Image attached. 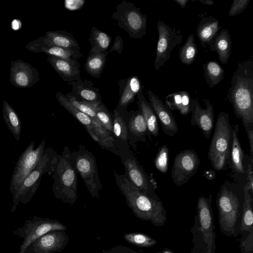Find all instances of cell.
I'll list each match as a JSON object with an SVG mask.
<instances>
[{"mask_svg": "<svg viewBox=\"0 0 253 253\" xmlns=\"http://www.w3.org/2000/svg\"><path fill=\"white\" fill-rule=\"evenodd\" d=\"M226 98L246 130L253 124V60L238 63L231 80Z\"/></svg>", "mask_w": 253, "mask_h": 253, "instance_id": "1", "label": "cell"}, {"mask_svg": "<svg viewBox=\"0 0 253 253\" xmlns=\"http://www.w3.org/2000/svg\"><path fill=\"white\" fill-rule=\"evenodd\" d=\"M114 173L116 184L134 214L142 220L150 221L155 226L163 225L167 220V215L162 202L142 192L124 174H119L115 170Z\"/></svg>", "mask_w": 253, "mask_h": 253, "instance_id": "2", "label": "cell"}, {"mask_svg": "<svg viewBox=\"0 0 253 253\" xmlns=\"http://www.w3.org/2000/svg\"><path fill=\"white\" fill-rule=\"evenodd\" d=\"M72 152L65 146L56 169L51 175L54 179L52 192L64 203L73 205L78 200V178L71 157Z\"/></svg>", "mask_w": 253, "mask_h": 253, "instance_id": "3", "label": "cell"}, {"mask_svg": "<svg viewBox=\"0 0 253 253\" xmlns=\"http://www.w3.org/2000/svg\"><path fill=\"white\" fill-rule=\"evenodd\" d=\"M233 128L228 113L220 112L217 117L208 152V158L213 169H226L230 162Z\"/></svg>", "mask_w": 253, "mask_h": 253, "instance_id": "4", "label": "cell"}, {"mask_svg": "<svg viewBox=\"0 0 253 253\" xmlns=\"http://www.w3.org/2000/svg\"><path fill=\"white\" fill-rule=\"evenodd\" d=\"M59 158L60 155L51 148L44 149L38 167L25 179L17 192L12 196L11 212L16 211L20 203L26 204L31 200L39 187L42 176L44 173L51 176L56 169Z\"/></svg>", "mask_w": 253, "mask_h": 253, "instance_id": "5", "label": "cell"}, {"mask_svg": "<svg viewBox=\"0 0 253 253\" xmlns=\"http://www.w3.org/2000/svg\"><path fill=\"white\" fill-rule=\"evenodd\" d=\"M55 97L59 104L69 112L83 126L92 139L103 149L119 156V152L116 148L112 134L101 125L95 123L88 116L73 106L61 92H57Z\"/></svg>", "mask_w": 253, "mask_h": 253, "instance_id": "6", "label": "cell"}, {"mask_svg": "<svg viewBox=\"0 0 253 253\" xmlns=\"http://www.w3.org/2000/svg\"><path fill=\"white\" fill-rule=\"evenodd\" d=\"M233 185L226 181L221 186L216 197L219 226L227 235L234 233L239 216V199L232 188Z\"/></svg>", "mask_w": 253, "mask_h": 253, "instance_id": "7", "label": "cell"}, {"mask_svg": "<svg viewBox=\"0 0 253 253\" xmlns=\"http://www.w3.org/2000/svg\"><path fill=\"white\" fill-rule=\"evenodd\" d=\"M75 169L82 178L86 187L93 198H98L102 186L99 177L96 159L83 145L71 153Z\"/></svg>", "mask_w": 253, "mask_h": 253, "instance_id": "8", "label": "cell"}, {"mask_svg": "<svg viewBox=\"0 0 253 253\" xmlns=\"http://www.w3.org/2000/svg\"><path fill=\"white\" fill-rule=\"evenodd\" d=\"M111 17L132 39H142L146 35L147 16L140 12V8L130 2L123 0L117 5Z\"/></svg>", "mask_w": 253, "mask_h": 253, "instance_id": "9", "label": "cell"}, {"mask_svg": "<svg viewBox=\"0 0 253 253\" xmlns=\"http://www.w3.org/2000/svg\"><path fill=\"white\" fill-rule=\"evenodd\" d=\"M46 143L44 139L36 148L32 141L19 157L14 168L10 182V191L13 196L25 179L38 167L42 157Z\"/></svg>", "mask_w": 253, "mask_h": 253, "instance_id": "10", "label": "cell"}, {"mask_svg": "<svg viewBox=\"0 0 253 253\" xmlns=\"http://www.w3.org/2000/svg\"><path fill=\"white\" fill-rule=\"evenodd\" d=\"M124 166V175L128 181L142 192L157 200H160L156 193V183L139 164L132 152L129 150L120 155Z\"/></svg>", "mask_w": 253, "mask_h": 253, "instance_id": "11", "label": "cell"}, {"mask_svg": "<svg viewBox=\"0 0 253 253\" xmlns=\"http://www.w3.org/2000/svg\"><path fill=\"white\" fill-rule=\"evenodd\" d=\"M66 229V226L57 220L33 216L15 230L13 234L23 239L19 253H24L31 243L43 235L53 230Z\"/></svg>", "mask_w": 253, "mask_h": 253, "instance_id": "12", "label": "cell"}, {"mask_svg": "<svg viewBox=\"0 0 253 253\" xmlns=\"http://www.w3.org/2000/svg\"><path fill=\"white\" fill-rule=\"evenodd\" d=\"M157 29L158 41L157 44L154 67L158 70L170 58V52L182 42L181 31L170 27L164 21L159 20Z\"/></svg>", "mask_w": 253, "mask_h": 253, "instance_id": "13", "label": "cell"}, {"mask_svg": "<svg viewBox=\"0 0 253 253\" xmlns=\"http://www.w3.org/2000/svg\"><path fill=\"white\" fill-rule=\"evenodd\" d=\"M200 159L193 149H186L177 154L171 169V177L178 187L187 183L197 172Z\"/></svg>", "mask_w": 253, "mask_h": 253, "instance_id": "14", "label": "cell"}, {"mask_svg": "<svg viewBox=\"0 0 253 253\" xmlns=\"http://www.w3.org/2000/svg\"><path fill=\"white\" fill-rule=\"evenodd\" d=\"M69 241L63 230H53L31 243L24 253H56L63 250Z\"/></svg>", "mask_w": 253, "mask_h": 253, "instance_id": "15", "label": "cell"}, {"mask_svg": "<svg viewBox=\"0 0 253 253\" xmlns=\"http://www.w3.org/2000/svg\"><path fill=\"white\" fill-rule=\"evenodd\" d=\"M40 80L38 70L21 59L11 62L9 82L13 86L25 88L32 87Z\"/></svg>", "mask_w": 253, "mask_h": 253, "instance_id": "16", "label": "cell"}, {"mask_svg": "<svg viewBox=\"0 0 253 253\" xmlns=\"http://www.w3.org/2000/svg\"><path fill=\"white\" fill-rule=\"evenodd\" d=\"M212 195L208 198L201 196L197 203V213L200 230L203 239L207 245V253H211L214 244V229L211 209Z\"/></svg>", "mask_w": 253, "mask_h": 253, "instance_id": "17", "label": "cell"}, {"mask_svg": "<svg viewBox=\"0 0 253 253\" xmlns=\"http://www.w3.org/2000/svg\"><path fill=\"white\" fill-rule=\"evenodd\" d=\"M206 108H201L196 99L191 101V125L197 126L203 132L205 137L209 139L211 134L214 125V109L213 105L208 99L203 100Z\"/></svg>", "mask_w": 253, "mask_h": 253, "instance_id": "18", "label": "cell"}, {"mask_svg": "<svg viewBox=\"0 0 253 253\" xmlns=\"http://www.w3.org/2000/svg\"><path fill=\"white\" fill-rule=\"evenodd\" d=\"M149 102L158 120L163 132L169 136H173L178 131L175 119L168 106L152 91H147Z\"/></svg>", "mask_w": 253, "mask_h": 253, "instance_id": "19", "label": "cell"}, {"mask_svg": "<svg viewBox=\"0 0 253 253\" xmlns=\"http://www.w3.org/2000/svg\"><path fill=\"white\" fill-rule=\"evenodd\" d=\"M126 123L129 146H133L137 142H146V136L151 140V135L139 109L127 111L126 114Z\"/></svg>", "mask_w": 253, "mask_h": 253, "instance_id": "20", "label": "cell"}, {"mask_svg": "<svg viewBox=\"0 0 253 253\" xmlns=\"http://www.w3.org/2000/svg\"><path fill=\"white\" fill-rule=\"evenodd\" d=\"M126 110H114L112 137L114 145L120 155L130 150L126 123ZM120 156V155H119Z\"/></svg>", "mask_w": 253, "mask_h": 253, "instance_id": "21", "label": "cell"}, {"mask_svg": "<svg viewBox=\"0 0 253 253\" xmlns=\"http://www.w3.org/2000/svg\"><path fill=\"white\" fill-rule=\"evenodd\" d=\"M25 48L34 53L43 52L47 55L63 59L77 60L83 55L80 50L48 46L43 42L42 36L29 42Z\"/></svg>", "mask_w": 253, "mask_h": 253, "instance_id": "22", "label": "cell"}, {"mask_svg": "<svg viewBox=\"0 0 253 253\" xmlns=\"http://www.w3.org/2000/svg\"><path fill=\"white\" fill-rule=\"evenodd\" d=\"M67 84L72 87L70 94L77 100L93 104L102 102L99 89L93 86L94 83L91 81L80 78Z\"/></svg>", "mask_w": 253, "mask_h": 253, "instance_id": "23", "label": "cell"}, {"mask_svg": "<svg viewBox=\"0 0 253 253\" xmlns=\"http://www.w3.org/2000/svg\"><path fill=\"white\" fill-rule=\"evenodd\" d=\"M120 98L116 108L126 110L128 105L135 100V96L142 89L141 82L136 75L131 76L118 82Z\"/></svg>", "mask_w": 253, "mask_h": 253, "instance_id": "24", "label": "cell"}, {"mask_svg": "<svg viewBox=\"0 0 253 253\" xmlns=\"http://www.w3.org/2000/svg\"><path fill=\"white\" fill-rule=\"evenodd\" d=\"M47 60L63 81L71 82L81 78L80 64L77 60L63 59L48 55Z\"/></svg>", "mask_w": 253, "mask_h": 253, "instance_id": "25", "label": "cell"}, {"mask_svg": "<svg viewBox=\"0 0 253 253\" xmlns=\"http://www.w3.org/2000/svg\"><path fill=\"white\" fill-rule=\"evenodd\" d=\"M199 15L201 18L196 29L197 36L205 48L211 44L221 27L219 20L212 16L208 15L206 13Z\"/></svg>", "mask_w": 253, "mask_h": 253, "instance_id": "26", "label": "cell"}, {"mask_svg": "<svg viewBox=\"0 0 253 253\" xmlns=\"http://www.w3.org/2000/svg\"><path fill=\"white\" fill-rule=\"evenodd\" d=\"M42 37L44 43L48 46L80 50L79 43L69 32L61 30L48 31Z\"/></svg>", "mask_w": 253, "mask_h": 253, "instance_id": "27", "label": "cell"}, {"mask_svg": "<svg viewBox=\"0 0 253 253\" xmlns=\"http://www.w3.org/2000/svg\"><path fill=\"white\" fill-rule=\"evenodd\" d=\"M232 42L230 35L226 29H222L215 36L209 48L217 53L221 63L228 62L231 53Z\"/></svg>", "mask_w": 253, "mask_h": 253, "instance_id": "28", "label": "cell"}, {"mask_svg": "<svg viewBox=\"0 0 253 253\" xmlns=\"http://www.w3.org/2000/svg\"><path fill=\"white\" fill-rule=\"evenodd\" d=\"M137 97L138 109L145 121L149 133L157 136L159 132V121L151 104L146 99L142 89L137 94Z\"/></svg>", "mask_w": 253, "mask_h": 253, "instance_id": "29", "label": "cell"}, {"mask_svg": "<svg viewBox=\"0 0 253 253\" xmlns=\"http://www.w3.org/2000/svg\"><path fill=\"white\" fill-rule=\"evenodd\" d=\"M239 131V126L235 125L233 128L230 160L234 172L244 174L246 173V169L243 164L244 153L238 137Z\"/></svg>", "mask_w": 253, "mask_h": 253, "instance_id": "30", "label": "cell"}, {"mask_svg": "<svg viewBox=\"0 0 253 253\" xmlns=\"http://www.w3.org/2000/svg\"><path fill=\"white\" fill-rule=\"evenodd\" d=\"M191 101L190 94L185 90L169 94L165 100L170 110H178L184 116L190 112Z\"/></svg>", "mask_w": 253, "mask_h": 253, "instance_id": "31", "label": "cell"}, {"mask_svg": "<svg viewBox=\"0 0 253 253\" xmlns=\"http://www.w3.org/2000/svg\"><path fill=\"white\" fill-rule=\"evenodd\" d=\"M2 116L8 129L16 140L19 141L21 131V121L15 110L6 100L3 102Z\"/></svg>", "mask_w": 253, "mask_h": 253, "instance_id": "32", "label": "cell"}, {"mask_svg": "<svg viewBox=\"0 0 253 253\" xmlns=\"http://www.w3.org/2000/svg\"><path fill=\"white\" fill-rule=\"evenodd\" d=\"M108 51L89 53L84 64V69L91 77L99 78L105 65Z\"/></svg>", "mask_w": 253, "mask_h": 253, "instance_id": "33", "label": "cell"}, {"mask_svg": "<svg viewBox=\"0 0 253 253\" xmlns=\"http://www.w3.org/2000/svg\"><path fill=\"white\" fill-rule=\"evenodd\" d=\"M89 41L91 44L89 53H100L107 51L110 45L111 38L106 33L96 27L91 29Z\"/></svg>", "mask_w": 253, "mask_h": 253, "instance_id": "34", "label": "cell"}, {"mask_svg": "<svg viewBox=\"0 0 253 253\" xmlns=\"http://www.w3.org/2000/svg\"><path fill=\"white\" fill-rule=\"evenodd\" d=\"M203 69L206 82L211 88L218 84L223 79L224 70L215 61H211L204 64Z\"/></svg>", "mask_w": 253, "mask_h": 253, "instance_id": "35", "label": "cell"}, {"mask_svg": "<svg viewBox=\"0 0 253 253\" xmlns=\"http://www.w3.org/2000/svg\"><path fill=\"white\" fill-rule=\"evenodd\" d=\"M246 184L243 187L244 203L243 205V214L240 230L249 231L252 229L253 213L252 207L253 198Z\"/></svg>", "mask_w": 253, "mask_h": 253, "instance_id": "36", "label": "cell"}, {"mask_svg": "<svg viewBox=\"0 0 253 253\" xmlns=\"http://www.w3.org/2000/svg\"><path fill=\"white\" fill-rule=\"evenodd\" d=\"M198 49L195 42L194 36L191 34L184 44L180 48L179 58L182 63L191 65L194 61Z\"/></svg>", "mask_w": 253, "mask_h": 253, "instance_id": "37", "label": "cell"}, {"mask_svg": "<svg viewBox=\"0 0 253 253\" xmlns=\"http://www.w3.org/2000/svg\"><path fill=\"white\" fill-rule=\"evenodd\" d=\"M95 112L96 116L100 124L112 135L113 114L107 109L103 102L95 106Z\"/></svg>", "mask_w": 253, "mask_h": 253, "instance_id": "38", "label": "cell"}, {"mask_svg": "<svg viewBox=\"0 0 253 253\" xmlns=\"http://www.w3.org/2000/svg\"><path fill=\"white\" fill-rule=\"evenodd\" d=\"M125 240L135 246L149 248L153 246L157 241L151 237L141 233H129L124 235Z\"/></svg>", "mask_w": 253, "mask_h": 253, "instance_id": "39", "label": "cell"}, {"mask_svg": "<svg viewBox=\"0 0 253 253\" xmlns=\"http://www.w3.org/2000/svg\"><path fill=\"white\" fill-rule=\"evenodd\" d=\"M65 96L69 102L79 111L88 116L96 124L101 125L96 116L95 112V107L98 104H90L79 101L74 97L70 93H66Z\"/></svg>", "mask_w": 253, "mask_h": 253, "instance_id": "40", "label": "cell"}, {"mask_svg": "<svg viewBox=\"0 0 253 253\" xmlns=\"http://www.w3.org/2000/svg\"><path fill=\"white\" fill-rule=\"evenodd\" d=\"M169 158V148L167 145H164L159 149L154 160L155 167L163 173H166L168 171Z\"/></svg>", "mask_w": 253, "mask_h": 253, "instance_id": "41", "label": "cell"}, {"mask_svg": "<svg viewBox=\"0 0 253 253\" xmlns=\"http://www.w3.org/2000/svg\"><path fill=\"white\" fill-rule=\"evenodd\" d=\"M250 0H234L228 12V16L233 17L242 13L247 8Z\"/></svg>", "mask_w": 253, "mask_h": 253, "instance_id": "42", "label": "cell"}, {"mask_svg": "<svg viewBox=\"0 0 253 253\" xmlns=\"http://www.w3.org/2000/svg\"><path fill=\"white\" fill-rule=\"evenodd\" d=\"M85 2V1L84 0H66L64 1V6L69 10H77L81 9Z\"/></svg>", "mask_w": 253, "mask_h": 253, "instance_id": "43", "label": "cell"}, {"mask_svg": "<svg viewBox=\"0 0 253 253\" xmlns=\"http://www.w3.org/2000/svg\"><path fill=\"white\" fill-rule=\"evenodd\" d=\"M252 164H249L246 169L247 174V183L246 185L252 195L253 194V174Z\"/></svg>", "mask_w": 253, "mask_h": 253, "instance_id": "44", "label": "cell"}, {"mask_svg": "<svg viewBox=\"0 0 253 253\" xmlns=\"http://www.w3.org/2000/svg\"><path fill=\"white\" fill-rule=\"evenodd\" d=\"M123 40L120 36H117L115 39L111 49L108 51L109 52L116 51L121 54L123 49Z\"/></svg>", "mask_w": 253, "mask_h": 253, "instance_id": "45", "label": "cell"}, {"mask_svg": "<svg viewBox=\"0 0 253 253\" xmlns=\"http://www.w3.org/2000/svg\"><path fill=\"white\" fill-rule=\"evenodd\" d=\"M102 253H135L130 249L123 246H116L112 249L102 251Z\"/></svg>", "mask_w": 253, "mask_h": 253, "instance_id": "46", "label": "cell"}, {"mask_svg": "<svg viewBox=\"0 0 253 253\" xmlns=\"http://www.w3.org/2000/svg\"><path fill=\"white\" fill-rule=\"evenodd\" d=\"M248 138L249 139V147H250V153L251 158V162L253 164V127H250L246 130Z\"/></svg>", "mask_w": 253, "mask_h": 253, "instance_id": "47", "label": "cell"}, {"mask_svg": "<svg viewBox=\"0 0 253 253\" xmlns=\"http://www.w3.org/2000/svg\"><path fill=\"white\" fill-rule=\"evenodd\" d=\"M205 177L208 179H212L215 177V173L212 170H206L204 174Z\"/></svg>", "mask_w": 253, "mask_h": 253, "instance_id": "48", "label": "cell"}, {"mask_svg": "<svg viewBox=\"0 0 253 253\" xmlns=\"http://www.w3.org/2000/svg\"><path fill=\"white\" fill-rule=\"evenodd\" d=\"M20 27L21 22L17 19H14V20H13L11 23V27L15 30H18L19 28H20Z\"/></svg>", "mask_w": 253, "mask_h": 253, "instance_id": "49", "label": "cell"}, {"mask_svg": "<svg viewBox=\"0 0 253 253\" xmlns=\"http://www.w3.org/2000/svg\"><path fill=\"white\" fill-rule=\"evenodd\" d=\"M179 5H180L182 9H184L188 0H174Z\"/></svg>", "mask_w": 253, "mask_h": 253, "instance_id": "50", "label": "cell"}, {"mask_svg": "<svg viewBox=\"0 0 253 253\" xmlns=\"http://www.w3.org/2000/svg\"><path fill=\"white\" fill-rule=\"evenodd\" d=\"M199 1L203 4L209 5H213L214 2L213 0H199Z\"/></svg>", "mask_w": 253, "mask_h": 253, "instance_id": "51", "label": "cell"}, {"mask_svg": "<svg viewBox=\"0 0 253 253\" xmlns=\"http://www.w3.org/2000/svg\"><path fill=\"white\" fill-rule=\"evenodd\" d=\"M165 253H169V252H166Z\"/></svg>", "mask_w": 253, "mask_h": 253, "instance_id": "52", "label": "cell"}]
</instances>
